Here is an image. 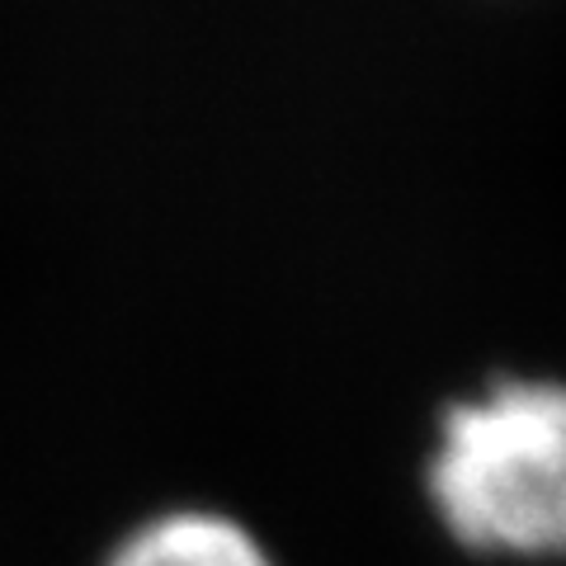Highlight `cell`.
Segmentation results:
<instances>
[{
	"label": "cell",
	"mask_w": 566,
	"mask_h": 566,
	"mask_svg": "<svg viewBox=\"0 0 566 566\" xmlns=\"http://www.w3.org/2000/svg\"><path fill=\"white\" fill-rule=\"evenodd\" d=\"M99 566H279L270 543L218 505H166L128 524Z\"/></svg>",
	"instance_id": "cell-2"
},
{
	"label": "cell",
	"mask_w": 566,
	"mask_h": 566,
	"mask_svg": "<svg viewBox=\"0 0 566 566\" xmlns=\"http://www.w3.org/2000/svg\"><path fill=\"white\" fill-rule=\"evenodd\" d=\"M424 495L482 557H566V378H495L444 406Z\"/></svg>",
	"instance_id": "cell-1"
}]
</instances>
